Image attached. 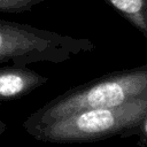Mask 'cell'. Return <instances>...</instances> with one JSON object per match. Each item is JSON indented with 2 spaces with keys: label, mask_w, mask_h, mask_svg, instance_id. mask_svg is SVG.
Segmentation results:
<instances>
[{
  "label": "cell",
  "mask_w": 147,
  "mask_h": 147,
  "mask_svg": "<svg viewBox=\"0 0 147 147\" xmlns=\"http://www.w3.org/2000/svg\"><path fill=\"white\" fill-rule=\"evenodd\" d=\"M147 116V96L114 108L84 109L28 131L45 141H87L115 134Z\"/></svg>",
  "instance_id": "6da1fadb"
},
{
  "label": "cell",
  "mask_w": 147,
  "mask_h": 147,
  "mask_svg": "<svg viewBox=\"0 0 147 147\" xmlns=\"http://www.w3.org/2000/svg\"><path fill=\"white\" fill-rule=\"evenodd\" d=\"M147 96V70L111 76L82 91L49 102L24 123L26 131L84 109L114 108Z\"/></svg>",
  "instance_id": "7a4b0ae2"
},
{
  "label": "cell",
  "mask_w": 147,
  "mask_h": 147,
  "mask_svg": "<svg viewBox=\"0 0 147 147\" xmlns=\"http://www.w3.org/2000/svg\"><path fill=\"white\" fill-rule=\"evenodd\" d=\"M87 39H76L28 25L0 22V64L24 67L36 61H61L70 54L88 51Z\"/></svg>",
  "instance_id": "3957f363"
},
{
  "label": "cell",
  "mask_w": 147,
  "mask_h": 147,
  "mask_svg": "<svg viewBox=\"0 0 147 147\" xmlns=\"http://www.w3.org/2000/svg\"><path fill=\"white\" fill-rule=\"evenodd\" d=\"M46 79L24 67L0 69V102L22 96Z\"/></svg>",
  "instance_id": "277c9868"
},
{
  "label": "cell",
  "mask_w": 147,
  "mask_h": 147,
  "mask_svg": "<svg viewBox=\"0 0 147 147\" xmlns=\"http://www.w3.org/2000/svg\"><path fill=\"white\" fill-rule=\"evenodd\" d=\"M147 37V0H103Z\"/></svg>",
  "instance_id": "5b68a950"
},
{
  "label": "cell",
  "mask_w": 147,
  "mask_h": 147,
  "mask_svg": "<svg viewBox=\"0 0 147 147\" xmlns=\"http://www.w3.org/2000/svg\"><path fill=\"white\" fill-rule=\"evenodd\" d=\"M6 131V124L0 119V136Z\"/></svg>",
  "instance_id": "8992f818"
}]
</instances>
